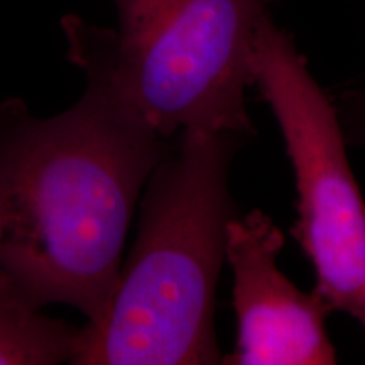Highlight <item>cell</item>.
I'll list each match as a JSON object with an SVG mask.
<instances>
[{"instance_id": "obj_1", "label": "cell", "mask_w": 365, "mask_h": 365, "mask_svg": "<svg viewBox=\"0 0 365 365\" xmlns=\"http://www.w3.org/2000/svg\"><path fill=\"white\" fill-rule=\"evenodd\" d=\"M70 110L38 118L0 102V267L38 307L70 304L98 327L110 309L139 195L164 139L97 68Z\"/></svg>"}, {"instance_id": "obj_2", "label": "cell", "mask_w": 365, "mask_h": 365, "mask_svg": "<svg viewBox=\"0 0 365 365\" xmlns=\"http://www.w3.org/2000/svg\"><path fill=\"white\" fill-rule=\"evenodd\" d=\"M244 137L181 132L150 173L110 309L73 365L222 364L217 284L237 213L228 175Z\"/></svg>"}, {"instance_id": "obj_3", "label": "cell", "mask_w": 365, "mask_h": 365, "mask_svg": "<svg viewBox=\"0 0 365 365\" xmlns=\"http://www.w3.org/2000/svg\"><path fill=\"white\" fill-rule=\"evenodd\" d=\"M117 29L65 16L68 58L103 73L164 139L254 135L245 93L266 0H113Z\"/></svg>"}, {"instance_id": "obj_4", "label": "cell", "mask_w": 365, "mask_h": 365, "mask_svg": "<svg viewBox=\"0 0 365 365\" xmlns=\"http://www.w3.org/2000/svg\"><path fill=\"white\" fill-rule=\"evenodd\" d=\"M254 85L269 105L294 173L291 234L313 264L314 291L365 327V202L346 156L339 108L271 12L259 22Z\"/></svg>"}, {"instance_id": "obj_5", "label": "cell", "mask_w": 365, "mask_h": 365, "mask_svg": "<svg viewBox=\"0 0 365 365\" xmlns=\"http://www.w3.org/2000/svg\"><path fill=\"white\" fill-rule=\"evenodd\" d=\"M284 235L271 217L252 210L228 225L225 261L234 274L237 341L230 365H331L327 331L331 312L317 291L304 293L277 267Z\"/></svg>"}, {"instance_id": "obj_6", "label": "cell", "mask_w": 365, "mask_h": 365, "mask_svg": "<svg viewBox=\"0 0 365 365\" xmlns=\"http://www.w3.org/2000/svg\"><path fill=\"white\" fill-rule=\"evenodd\" d=\"M81 328L49 318L0 267V365L73 362Z\"/></svg>"}, {"instance_id": "obj_7", "label": "cell", "mask_w": 365, "mask_h": 365, "mask_svg": "<svg viewBox=\"0 0 365 365\" xmlns=\"http://www.w3.org/2000/svg\"><path fill=\"white\" fill-rule=\"evenodd\" d=\"M336 108L346 140L350 144L365 145V86L346 91Z\"/></svg>"}]
</instances>
